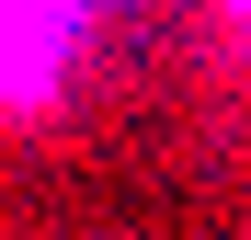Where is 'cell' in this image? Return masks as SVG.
Returning a JSON list of instances; mask_svg holds the SVG:
<instances>
[{
	"label": "cell",
	"instance_id": "obj_2",
	"mask_svg": "<svg viewBox=\"0 0 251 240\" xmlns=\"http://www.w3.org/2000/svg\"><path fill=\"white\" fill-rule=\"evenodd\" d=\"M228 12H240V23H251V0H228Z\"/></svg>",
	"mask_w": 251,
	"mask_h": 240
},
{
	"label": "cell",
	"instance_id": "obj_1",
	"mask_svg": "<svg viewBox=\"0 0 251 240\" xmlns=\"http://www.w3.org/2000/svg\"><path fill=\"white\" fill-rule=\"evenodd\" d=\"M69 46H80L69 0H0V114H46L69 92Z\"/></svg>",
	"mask_w": 251,
	"mask_h": 240
}]
</instances>
